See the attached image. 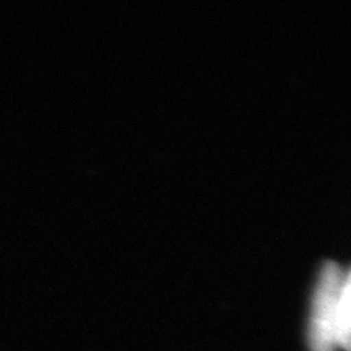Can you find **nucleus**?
Masks as SVG:
<instances>
[{
	"instance_id": "1",
	"label": "nucleus",
	"mask_w": 351,
	"mask_h": 351,
	"mask_svg": "<svg viewBox=\"0 0 351 351\" xmlns=\"http://www.w3.org/2000/svg\"><path fill=\"white\" fill-rule=\"evenodd\" d=\"M343 276L335 262H326L319 271L307 324L311 351L339 350V307Z\"/></svg>"
},
{
	"instance_id": "2",
	"label": "nucleus",
	"mask_w": 351,
	"mask_h": 351,
	"mask_svg": "<svg viewBox=\"0 0 351 351\" xmlns=\"http://www.w3.org/2000/svg\"><path fill=\"white\" fill-rule=\"evenodd\" d=\"M339 348L351 351V270L343 276L340 293Z\"/></svg>"
}]
</instances>
